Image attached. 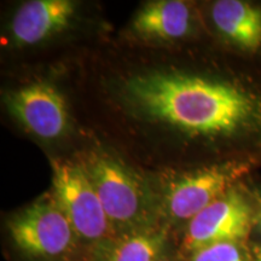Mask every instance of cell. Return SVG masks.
Wrapping results in <instances>:
<instances>
[{"instance_id": "cell-1", "label": "cell", "mask_w": 261, "mask_h": 261, "mask_svg": "<svg viewBox=\"0 0 261 261\" xmlns=\"http://www.w3.org/2000/svg\"><path fill=\"white\" fill-rule=\"evenodd\" d=\"M125 91L145 115L191 137L233 135L253 125L260 114L250 94L197 75L139 74L127 81Z\"/></svg>"}, {"instance_id": "cell-2", "label": "cell", "mask_w": 261, "mask_h": 261, "mask_svg": "<svg viewBox=\"0 0 261 261\" xmlns=\"http://www.w3.org/2000/svg\"><path fill=\"white\" fill-rule=\"evenodd\" d=\"M52 167L55 198L69 219L76 237L90 242L109 237L113 226L84 166L55 161Z\"/></svg>"}, {"instance_id": "cell-3", "label": "cell", "mask_w": 261, "mask_h": 261, "mask_svg": "<svg viewBox=\"0 0 261 261\" xmlns=\"http://www.w3.org/2000/svg\"><path fill=\"white\" fill-rule=\"evenodd\" d=\"M9 228L16 246L37 257H55L67 253L76 237L55 196L42 198L16 215Z\"/></svg>"}, {"instance_id": "cell-4", "label": "cell", "mask_w": 261, "mask_h": 261, "mask_svg": "<svg viewBox=\"0 0 261 261\" xmlns=\"http://www.w3.org/2000/svg\"><path fill=\"white\" fill-rule=\"evenodd\" d=\"M113 227H130L145 219V198L139 182L120 162L92 155L84 166Z\"/></svg>"}, {"instance_id": "cell-5", "label": "cell", "mask_w": 261, "mask_h": 261, "mask_svg": "<svg viewBox=\"0 0 261 261\" xmlns=\"http://www.w3.org/2000/svg\"><path fill=\"white\" fill-rule=\"evenodd\" d=\"M253 223V211L242 195L227 192L189 223L184 248L196 250L212 244L246 240Z\"/></svg>"}, {"instance_id": "cell-6", "label": "cell", "mask_w": 261, "mask_h": 261, "mask_svg": "<svg viewBox=\"0 0 261 261\" xmlns=\"http://www.w3.org/2000/svg\"><path fill=\"white\" fill-rule=\"evenodd\" d=\"M6 106L12 116L39 138L57 139L67 132V104L50 84L34 83L21 87L8 94Z\"/></svg>"}, {"instance_id": "cell-7", "label": "cell", "mask_w": 261, "mask_h": 261, "mask_svg": "<svg viewBox=\"0 0 261 261\" xmlns=\"http://www.w3.org/2000/svg\"><path fill=\"white\" fill-rule=\"evenodd\" d=\"M246 171V166H215L197 171L172 185L167 195V210L177 220H191L200 212L226 194L234 179Z\"/></svg>"}, {"instance_id": "cell-8", "label": "cell", "mask_w": 261, "mask_h": 261, "mask_svg": "<svg viewBox=\"0 0 261 261\" xmlns=\"http://www.w3.org/2000/svg\"><path fill=\"white\" fill-rule=\"evenodd\" d=\"M76 4L70 0H33L17 10L11 34L21 45H34L69 25Z\"/></svg>"}, {"instance_id": "cell-9", "label": "cell", "mask_w": 261, "mask_h": 261, "mask_svg": "<svg viewBox=\"0 0 261 261\" xmlns=\"http://www.w3.org/2000/svg\"><path fill=\"white\" fill-rule=\"evenodd\" d=\"M191 28V11L187 3L159 0L143 6L133 19V31L140 37L156 40L180 39Z\"/></svg>"}, {"instance_id": "cell-10", "label": "cell", "mask_w": 261, "mask_h": 261, "mask_svg": "<svg viewBox=\"0 0 261 261\" xmlns=\"http://www.w3.org/2000/svg\"><path fill=\"white\" fill-rule=\"evenodd\" d=\"M215 27L243 50L261 47V8L241 0H219L212 9Z\"/></svg>"}, {"instance_id": "cell-11", "label": "cell", "mask_w": 261, "mask_h": 261, "mask_svg": "<svg viewBox=\"0 0 261 261\" xmlns=\"http://www.w3.org/2000/svg\"><path fill=\"white\" fill-rule=\"evenodd\" d=\"M165 236L150 230L136 231L117 240L104 261H159Z\"/></svg>"}, {"instance_id": "cell-12", "label": "cell", "mask_w": 261, "mask_h": 261, "mask_svg": "<svg viewBox=\"0 0 261 261\" xmlns=\"http://www.w3.org/2000/svg\"><path fill=\"white\" fill-rule=\"evenodd\" d=\"M192 261H244L237 243L212 244L194 252Z\"/></svg>"}, {"instance_id": "cell-13", "label": "cell", "mask_w": 261, "mask_h": 261, "mask_svg": "<svg viewBox=\"0 0 261 261\" xmlns=\"http://www.w3.org/2000/svg\"><path fill=\"white\" fill-rule=\"evenodd\" d=\"M254 261H261V250H259V253L256 254L255 259H254Z\"/></svg>"}, {"instance_id": "cell-14", "label": "cell", "mask_w": 261, "mask_h": 261, "mask_svg": "<svg viewBox=\"0 0 261 261\" xmlns=\"http://www.w3.org/2000/svg\"><path fill=\"white\" fill-rule=\"evenodd\" d=\"M159 261H171V260H167V259H160Z\"/></svg>"}]
</instances>
